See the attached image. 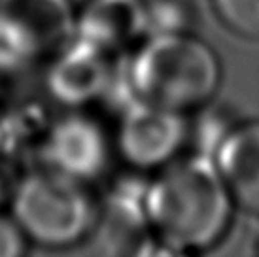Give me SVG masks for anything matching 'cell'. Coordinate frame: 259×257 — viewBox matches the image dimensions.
I'll return each mask as SVG.
<instances>
[{
  "label": "cell",
  "instance_id": "cell-7",
  "mask_svg": "<svg viewBox=\"0 0 259 257\" xmlns=\"http://www.w3.org/2000/svg\"><path fill=\"white\" fill-rule=\"evenodd\" d=\"M235 204L259 216V121L229 128L212 153Z\"/></svg>",
  "mask_w": 259,
  "mask_h": 257
},
{
  "label": "cell",
  "instance_id": "cell-10",
  "mask_svg": "<svg viewBox=\"0 0 259 257\" xmlns=\"http://www.w3.org/2000/svg\"><path fill=\"white\" fill-rule=\"evenodd\" d=\"M218 15L231 30L259 38V0H214Z\"/></svg>",
  "mask_w": 259,
  "mask_h": 257
},
{
  "label": "cell",
  "instance_id": "cell-11",
  "mask_svg": "<svg viewBox=\"0 0 259 257\" xmlns=\"http://www.w3.org/2000/svg\"><path fill=\"white\" fill-rule=\"evenodd\" d=\"M27 236L12 214L0 212V257H25L27 255Z\"/></svg>",
  "mask_w": 259,
  "mask_h": 257
},
{
  "label": "cell",
  "instance_id": "cell-3",
  "mask_svg": "<svg viewBox=\"0 0 259 257\" xmlns=\"http://www.w3.org/2000/svg\"><path fill=\"white\" fill-rule=\"evenodd\" d=\"M12 218L27 240L61 250L79 244L93 231L97 206L87 184L46 166L15 182Z\"/></svg>",
  "mask_w": 259,
  "mask_h": 257
},
{
  "label": "cell",
  "instance_id": "cell-4",
  "mask_svg": "<svg viewBox=\"0 0 259 257\" xmlns=\"http://www.w3.org/2000/svg\"><path fill=\"white\" fill-rule=\"evenodd\" d=\"M74 25L66 0H0V50L14 59L59 51Z\"/></svg>",
  "mask_w": 259,
  "mask_h": 257
},
{
  "label": "cell",
  "instance_id": "cell-8",
  "mask_svg": "<svg viewBox=\"0 0 259 257\" xmlns=\"http://www.w3.org/2000/svg\"><path fill=\"white\" fill-rule=\"evenodd\" d=\"M110 79L106 51L79 38L78 44L61 51L48 78L50 93L57 100L78 106L106 91Z\"/></svg>",
  "mask_w": 259,
  "mask_h": 257
},
{
  "label": "cell",
  "instance_id": "cell-5",
  "mask_svg": "<svg viewBox=\"0 0 259 257\" xmlns=\"http://www.w3.org/2000/svg\"><path fill=\"white\" fill-rule=\"evenodd\" d=\"M187 138L182 112L137 100L121 117L117 150L138 170H159L178 157Z\"/></svg>",
  "mask_w": 259,
  "mask_h": 257
},
{
  "label": "cell",
  "instance_id": "cell-9",
  "mask_svg": "<svg viewBox=\"0 0 259 257\" xmlns=\"http://www.w3.org/2000/svg\"><path fill=\"white\" fill-rule=\"evenodd\" d=\"M146 29L140 0H89L78 19L79 38L106 53L133 44Z\"/></svg>",
  "mask_w": 259,
  "mask_h": 257
},
{
  "label": "cell",
  "instance_id": "cell-2",
  "mask_svg": "<svg viewBox=\"0 0 259 257\" xmlns=\"http://www.w3.org/2000/svg\"><path fill=\"white\" fill-rule=\"evenodd\" d=\"M137 100L187 112L206 104L222 81V64L193 36L159 32L137 51L129 68Z\"/></svg>",
  "mask_w": 259,
  "mask_h": 257
},
{
  "label": "cell",
  "instance_id": "cell-6",
  "mask_svg": "<svg viewBox=\"0 0 259 257\" xmlns=\"http://www.w3.org/2000/svg\"><path fill=\"white\" fill-rule=\"evenodd\" d=\"M44 159L51 170L91 184L108 166L110 146L104 131L95 121L83 115H68L48 131Z\"/></svg>",
  "mask_w": 259,
  "mask_h": 257
},
{
  "label": "cell",
  "instance_id": "cell-13",
  "mask_svg": "<svg viewBox=\"0 0 259 257\" xmlns=\"http://www.w3.org/2000/svg\"><path fill=\"white\" fill-rule=\"evenodd\" d=\"M15 184H12V178H10V172L4 166V163L0 161V202L10 197L12 199V193H14Z\"/></svg>",
  "mask_w": 259,
  "mask_h": 257
},
{
  "label": "cell",
  "instance_id": "cell-12",
  "mask_svg": "<svg viewBox=\"0 0 259 257\" xmlns=\"http://www.w3.org/2000/svg\"><path fill=\"white\" fill-rule=\"evenodd\" d=\"M131 257H191V251L168 242L161 236L148 238L133 250Z\"/></svg>",
  "mask_w": 259,
  "mask_h": 257
},
{
  "label": "cell",
  "instance_id": "cell-1",
  "mask_svg": "<svg viewBox=\"0 0 259 257\" xmlns=\"http://www.w3.org/2000/svg\"><path fill=\"white\" fill-rule=\"evenodd\" d=\"M235 206L214 159L202 153L159 168L144 191V220L155 236L189 251L212 248L227 233Z\"/></svg>",
  "mask_w": 259,
  "mask_h": 257
}]
</instances>
